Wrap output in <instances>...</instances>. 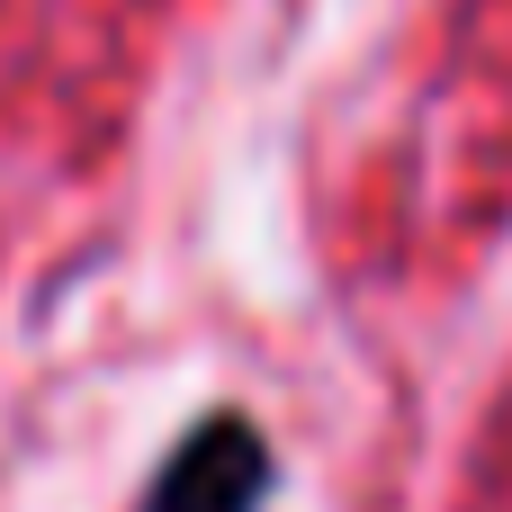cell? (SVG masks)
Instances as JSON below:
<instances>
[{
  "label": "cell",
  "instance_id": "6da1fadb",
  "mask_svg": "<svg viewBox=\"0 0 512 512\" xmlns=\"http://www.w3.org/2000/svg\"><path fill=\"white\" fill-rule=\"evenodd\" d=\"M270 486H279V468H270L261 423H252V414H207V423H189L180 450L162 459L144 512H261Z\"/></svg>",
  "mask_w": 512,
  "mask_h": 512
}]
</instances>
